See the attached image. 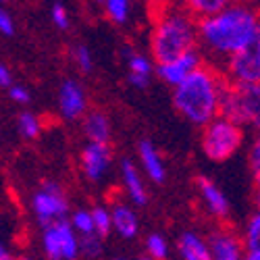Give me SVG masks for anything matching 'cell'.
<instances>
[{"instance_id": "1", "label": "cell", "mask_w": 260, "mask_h": 260, "mask_svg": "<svg viewBox=\"0 0 260 260\" xmlns=\"http://www.w3.org/2000/svg\"><path fill=\"white\" fill-rule=\"evenodd\" d=\"M198 40L212 52L233 56L260 42L258 13L248 3H233L221 13L200 19Z\"/></svg>"}, {"instance_id": "2", "label": "cell", "mask_w": 260, "mask_h": 260, "mask_svg": "<svg viewBox=\"0 0 260 260\" xmlns=\"http://www.w3.org/2000/svg\"><path fill=\"white\" fill-rule=\"evenodd\" d=\"M225 77L206 64L185 77L173 92L177 113L193 125H206L219 115V94Z\"/></svg>"}, {"instance_id": "3", "label": "cell", "mask_w": 260, "mask_h": 260, "mask_svg": "<svg viewBox=\"0 0 260 260\" xmlns=\"http://www.w3.org/2000/svg\"><path fill=\"white\" fill-rule=\"evenodd\" d=\"M198 21L185 11H165L152 31V56L156 64L169 62L196 48Z\"/></svg>"}, {"instance_id": "4", "label": "cell", "mask_w": 260, "mask_h": 260, "mask_svg": "<svg viewBox=\"0 0 260 260\" xmlns=\"http://www.w3.org/2000/svg\"><path fill=\"white\" fill-rule=\"evenodd\" d=\"M235 125L260 123V85L258 83H229L225 79L219 94V115Z\"/></svg>"}, {"instance_id": "5", "label": "cell", "mask_w": 260, "mask_h": 260, "mask_svg": "<svg viewBox=\"0 0 260 260\" xmlns=\"http://www.w3.org/2000/svg\"><path fill=\"white\" fill-rule=\"evenodd\" d=\"M242 140H244V134L240 125L216 117L204 125L202 150L212 162H225L240 150Z\"/></svg>"}, {"instance_id": "6", "label": "cell", "mask_w": 260, "mask_h": 260, "mask_svg": "<svg viewBox=\"0 0 260 260\" xmlns=\"http://www.w3.org/2000/svg\"><path fill=\"white\" fill-rule=\"evenodd\" d=\"M31 206H34V212H36L42 227H48L54 221L64 219V214H67V210H69L67 198H64V193H62V187L56 181H46L44 185H42V189L34 193Z\"/></svg>"}, {"instance_id": "7", "label": "cell", "mask_w": 260, "mask_h": 260, "mask_svg": "<svg viewBox=\"0 0 260 260\" xmlns=\"http://www.w3.org/2000/svg\"><path fill=\"white\" fill-rule=\"evenodd\" d=\"M225 79L229 83H258L260 81V42L229 56Z\"/></svg>"}, {"instance_id": "8", "label": "cell", "mask_w": 260, "mask_h": 260, "mask_svg": "<svg viewBox=\"0 0 260 260\" xmlns=\"http://www.w3.org/2000/svg\"><path fill=\"white\" fill-rule=\"evenodd\" d=\"M202 64H204L202 54H200L196 48H193V50L183 52L181 56L173 58V60H169V62L156 64V73H158V77H160L165 83H169V85H173V88H175V85H179L185 77H189L198 67H202Z\"/></svg>"}, {"instance_id": "9", "label": "cell", "mask_w": 260, "mask_h": 260, "mask_svg": "<svg viewBox=\"0 0 260 260\" xmlns=\"http://www.w3.org/2000/svg\"><path fill=\"white\" fill-rule=\"evenodd\" d=\"M58 106H60V115L64 119H69V121H75V119L83 117L85 108H88V98H85V92L77 81L67 79V81L60 83Z\"/></svg>"}, {"instance_id": "10", "label": "cell", "mask_w": 260, "mask_h": 260, "mask_svg": "<svg viewBox=\"0 0 260 260\" xmlns=\"http://www.w3.org/2000/svg\"><path fill=\"white\" fill-rule=\"evenodd\" d=\"M111 165V146L90 142L81 150V167L90 181H100Z\"/></svg>"}, {"instance_id": "11", "label": "cell", "mask_w": 260, "mask_h": 260, "mask_svg": "<svg viewBox=\"0 0 260 260\" xmlns=\"http://www.w3.org/2000/svg\"><path fill=\"white\" fill-rule=\"evenodd\" d=\"M206 244L212 260H242V244L233 233H212Z\"/></svg>"}, {"instance_id": "12", "label": "cell", "mask_w": 260, "mask_h": 260, "mask_svg": "<svg viewBox=\"0 0 260 260\" xmlns=\"http://www.w3.org/2000/svg\"><path fill=\"white\" fill-rule=\"evenodd\" d=\"M138 152H140V160H142L144 171L148 173V177L152 179L154 183H162L167 179V171H165L162 158L158 154V150L154 148V144L150 140H142Z\"/></svg>"}, {"instance_id": "13", "label": "cell", "mask_w": 260, "mask_h": 260, "mask_svg": "<svg viewBox=\"0 0 260 260\" xmlns=\"http://www.w3.org/2000/svg\"><path fill=\"white\" fill-rule=\"evenodd\" d=\"M121 173H123V183L127 187V193H129V198H132V202L136 206H146L148 204V191L144 187V181L140 177L136 165L129 158H123L121 160Z\"/></svg>"}, {"instance_id": "14", "label": "cell", "mask_w": 260, "mask_h": 260, "mask_svg": "<svg viewBox=\"0 0 260 260\" xmlns=\"http://www.w3.org/2000/svg\"><path fill=\"white\" fill-rule=\"evenodd\" d=\"M111 223L113 229H117V233L123 237V240H134L140 231V223H138V214L125 206V204H117L111 212Z\"/></svg>"}, {"instance_id": "15", "label": "cell", "mask_w": 260, "mask_h": 260, "mask_svg": "<svg viewBox=\"0 0 260 260\" xmlns=\"http://www.w3.org/2000/svg\"><path fill=\"white\" fill-rule=\"evenodd\" d=\"M196 183L200 187V193H202V198H204L210 214H214V216H227L229 214V202L225 198V193L216 187V183H212L206 177H200Z\"/></svg>"}, {"instance_id": "16", "label": "cell", "mask_w": 260, "mask_h": 260, "mask_svg": "<svg viewBox=\"0 0 260 260\" xmlns=\"http://www.w3.org/2000/svg\"><path fill=\"white\" fill-rule=\"evenodd\" d=\"M177 250L183 256V260H212L208 244L198 233H191V231H185V233L179 235Z\"/></svg>"}, {"instance_id": "17", "label": "cell", "mask_w": 260, "mask_h": 260, "mask_svg": "<svg viewBox=\"0 0 260 260\" xmlns=\"http://www.w3.org/2000/svg\"><path fill=\"white\" fill-rule=\"evenodd\" d=\"M83 134L88 136L90 142L96 144H108L111 138V121L100 111H92L83 119Z\"/></svg>"}, {"instance_id": "18", "label": "cell", "mask_w": 260, "mask_h": 260, "mask_svg": "<svg viewBox=\"0 0 260 260\" xmlns=\"http://www.w3.org/2000/svg\"><path fill=\"white\" fill-rule=\"evenodd\" d=\"M58 235V246H60V258L62 260H75L79 256V237L71 229L67 219H60L52 223Z\"/></svg>"}, {"instance_id": "19", "label": "cell", "mask_w": 260, "mask_h": 260, "mask_svg": "<svg viewBox=\"0 0 260 260\" xmlns=\"http://www.w3.org/2000/svg\"><path fill=\"white\" fill-rule=\"evenodd\" d=\"M233 3L235 0H183V7H185V13L191 19L200 21V19H206V17L221 13L223 9H227Z\"/></svg>"}, {"instance_id": "20", "label": "cell", "mask_w": 260, "mask_h": 260, "mask_svg": "<svg viewBox=\"0 0 260 260\" xmlns=\"http://www.w3.org/2000/svg\"><path fill=\"white\" fill-rule=\"evenodd\" d=\"M108 19L117 25H123L129 17V0H102Z\"/></svg>"}, {"instance_id": "21", "label": "cell", "mask_w": 260, "mask_h": 260, "mask_svg": "<svg viewBox=\"0 0 260 260\" xmlns=\"http://www.w3.org/2000/svg\"><path fill=\"white\" fill-rule=\"evenodd\" d=\"M17 123H19L21 136L27 138V140H36L40 136V132H42V123L34 113H21Z\"/></svg>"}, {"instance_id": "22", "label": "cell", "mask_w": 260, "mask_h": 260, "mask_svg": "<svg viewBox=\"0 0 260 260\" xmlns=\"http://www.w3.org/2000/svg\"><path fill=\"white\" fill-rule=\"evenodd\" d=\"M92 214V223H94V233L98 237H106L113 231V223H111V212L102 206H96L94 210H90Z\"/></svg>"}, {"instance_id": "23", "label": "cell", "mask_w": 260, "mask_h": 260, "mask_svg": "<svg viewBox=\"0 0 260 260\" xmlns=\"http://www.w3.org/2000/svg\"><path fill=\"white\" fill-rule=\"evenodd\" d=\"M146 252H148V258L152 260H167L169 256V246H167V240L158 233H152L148 235L146 240Z\"/></svg>"}, {"instance_id": "24", "label": "cell", "mask_w": 260, "mask_h": 260, "mask_svg": "<svg viewBox=\"0 0 260 260\" xmlns=\"http://www.w3.org/2000/svg\"><path fill=\"white\" fill-rule=\"evenodd\" d=\"M246 250L260 252V214L254 212L246 227Z\"/></svg>"}, {"instance_id": "25", "label": "cell", "mask_w": 260, "mask_h": 260, "mask_svg": "<svg viewBox=\"0 0 260 260\" xmlns=\"http://www.w3.org/2000/svg\"><path fill=\"white\" fill-rule=\"evenodd\" d=\"M42 246H44V254L48 260H62L60 258V246H58V235L54 225L44 227V240H42Z\"/></svg>"}, {"instance_id": "26", "label": "cell", "mask_w": 260, "mask_h": 260, "mask_svg": "<svg viewBox=\"0 0 260 260\" xmlns=\"http://www.w3.org/2000/svg\"><path fill=\"white\" fill-rule=\"evenodd\" d=\"M71 229L79 235H90L94 233V223H92V214L90 210H75L71 221H69Z\"/></svg>"}, {"instance_id": "27", "label": "cell", "mask_w": 260, "mask_h": 260, "mask_svg": "<svg viewBox=\"0 0 260 260\" xmlns=\"http://www.w3.org/2000/svg\"><path fill=\"white\" fill-rule=\"evenodd\" d=\"M79 252L88 258H98L102 254V237H98L96 233L90 235H81L79 240Z\"/></svg>"}, {"instance_id": "28", "label": "cell", "mask_w": 260, "mask_h": 260, "mask_svg": "<svg viewBox=\"0 0 260 260\" xmlns=\"http://www.w3.org/2000/svg\"><path fill=\"white\" fill-rule=\"evenodd\" d=\"M127 62H129V73H138V75H148V77H152V71H154V67H152V60H150L148 56H144V54H132L127 58Z\"/></svg>"}, {"instance_id": "29", "label": "cell", "mask_w": 260, "mask_h": 260, "mask_svg": "<svg viewBox=\"0 0 260 260\" xmlns=\"http://www.w3.org/2000/svg\"><path fill=\"white\" fill-rule=\"evenodd\" d=\"M75 60H77V67L83 71V73H90L94 62H92V52L88 46H77L75 48Z\"/></svg>"}, {"instance_id": "30", "label": "cell", "mask_w": 260, "mask_h": 260, "mask_svg": "<svg viewBox=\"0 0 260 260\" xmlns=\"http://www.w3.org/2000/svg\"><path fill=\"white\" fill-rule=\"evenodd\" d=\"M50 17H52L54 25H56L58 29H67V27H69V13H67V9H64L60 3H56V5L52 7Z\"/></svg>"}, {"instance_id": "31", "label": "cell", "mask_w": 260, "mask_h": 260, "mask_svg": "<svg viewBox=\"0 0 260 260\" xmlns=\"http://www.w3.org/2000/svg\"><path fill=\"white\" fill-rule=\"evenodd\" d=\"M0 34L3 36H13L15 34V21L3 7H0Z\"/></svg>"}, {"instance_id": "32", "label": "cell", "mask_w": 260, "mask_h": 260, "mask_svg": "<svg viewBox=\"0 0 260 260\" xmlns=\"http://www.w3.org/2000/svg\"><path fill=\"white\" fill-rule=\"evenodd\" d=\"M9 94H11V98H13L15 102H19V104H27L29 98H31L29 92H27V88H23V85H11Z\"/></svg>"}, {"instance_id": "33", "label": "cell", "mask_w": 260, "mask_h": 260, "mask_svg": "<svg viewBox=\"0 0 260 260\" xmlns=\"http://www.w3.org/2000/svg\"><path fill=\"white\" fill-rule=\"evenodd\" d=\"M250 165H252V173L254 177H260V142H254L252 152H250Z\"/></svg>"}, {"instance_id": "34", "label": "cell", "mask_w": 260, "mask_h": 260, "mask_svg": "<svg viewBox=\"0 0 260 260\" xmlns=\"http://www.w3.org/2000/svg\"><path fill=\"white\" fill-rule=\"evenodd\" d=\"M127 81L132 83L134 88H138V90H146L148 85H150V77L148 75H138V73H129Z\"/></svg>"}, {"instance_id": "35", "label": "cell", "mask_w": 260, "mask_h": 260, "mask_svg": "<svg viewBox=\"0 0 260 260\" xmlns=\"http://www.w3.org/2000/svg\"><path fill=\"white\" fill-rule=\"evenodd\" d=\"M0 85H3V88H11L13 85V73L3 62H0Z\"/></svg>"}, {"instance_id": "36", "label": "cell", "mask_w": 260, "mask_h": 260, "mask_svg": "<svg viewBox=\"0 0 260 260\" xmlns=\"http://www.w3.org/2000/svg\"><path fill=\"white\" fill-rule=\"evenodd\" d=\"M242 260H260V252H248Z\"/></svg>"}, {"instance_id": "37", "label": "cell", "mask_w": 260, "mask_h": 260, "mask_svg": "<svg viewBox=\"0 0 260 260\" xmlns=\"http://www.w3.org/2000/svg\"><path fill=\"white\" fill-rule=\"evenodd\" d=\"M0 260H13V256L9 252H3V254H0Z\"/></svg>"}, {"instance_id": "38", "label": "cell", "mask_w": 260, "mask_h": 260, "mask_svg": "<svg viewBox=\"0 0 260 260\" xmlns=\"http://www.w3.org/2000/svg\"><path fill=\"white\" fill-rule=\"evenodd\" d=\"M17 260H34V258H29V256H19Z\"/></svg>"}, {"instance_id": "39", "label": "cell", "mask_w": 260, "mask_h": 260, "mask_svg": "<svg viewBox=\"0 0 260 260\" xmlns=\"http://www.w3.org/2000/svg\"><path fill=\"white\" fill-rule=\"evenodd\" d=\"M248 3H252V5H258V0H248Z\"/></svg>"}, {"instance_id": "40", "label": "cell", "mask_w": 260, "mask_h": 260, "mask_svg": "<svg viewBox=\"0 0 260 260\" xmlns=\"http://www.w3.org/2000/svg\"><path fill=\"white\" fill-rule=\"evenodd\" d=\"M150 3H165V0H150Z\"/></svg>"}, {"instance_id": "41", "label": "cell", "mask_w": 260, "mask_h": 260, "mask_svg": "<svg viewBox=\"0 0 260 260\" xmlns=\"http://www.w3.org/2000/svg\"><path fill=\"white\" fill-rule=\"evenodd\" d=\"M140 260H152V258H148V256H144V258H140Z\"/></svg>"}, {"instance_id": "42", "label": "cell", "mask_w": 260, "mask_h": 260, "mask_svg": "<svg viewBox=\"0 0 260 260\" xmlns=\"http://www.w3.org/2000/svg\"><path fill=\"white\" fill-rule=\"evenodd\" d=\"M5 3H9V0H0V5H5Z\"/></svg>"}, {"instance_id": "43", "label": "cell", "mask_w": 260, "mask_h": 260, "mask_svg": "<svg viewBox=\"0 0 260 260\" xmlns=\"http://www.w3.org/2000/svg\"><path fill=\"white\" fill-rule=\"evenodd\" d=\"M94 3H98V5H102V0H94Z\"/></svg>"}, {"instance_id": "44", "label": "cell", "mask_w": 260, "mask_h": 260, "mask_svg": "<svg viewBox=\"0 0 260 260\" xmlns=\"http://www.w3.org/2000/svg\"><path fill=\"white\" fill-rule=\"evenodd\" d=\"M117 260H123V258H117Z\"/></svg>"}]
</instances>
